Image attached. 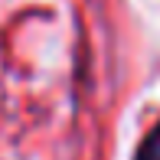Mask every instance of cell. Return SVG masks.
<instances>
[{
    "mask_svg": "<svg viewBox=\"0 0 160 160\" xmlns=\"http://www.w3.org/2000/svg\"><path fill=\"white\" fill-rule=\"evenodd\" d=\"M137 160H160V128L147 137V141H144V147H141V154H137Z\"/></svg>",
    "mask_w": 160,
    "mask_h": 160,
    "instance_id": "cell-1",
    "label": "cell"
}]
</instances>
